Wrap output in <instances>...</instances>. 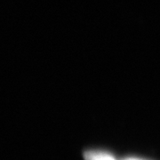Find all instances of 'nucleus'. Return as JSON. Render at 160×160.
Wrapping results in <instances>:
<instances>
[{"instance_id": "1", "label": "nucleus", "mask_w": 160, "mask_h": 160, "mask_svg": "<svg viewBox=\"0 0 160 160\" xmlns=\"http://www.w3.org/2000/svg\"><path fill=\"white\" fill-rule=\"evenodd\" d=\"M84 157L86 160H117L110 153L102 150H88Z\"/></svg>"}, {"instance_id": "2", "label": "nucleus", "mask_w": 160, "mask_h": 160, "mask_svg": "<svg viewBox=\"0 0 160 160\" xmlns=\"http://www.w3.org/2000/svg\"><path fill=\"white\" fill-rule=\"evenodd\" d=\"M123 160H143L141 159V158H125Z\"/></svg>"}]
</instances>
